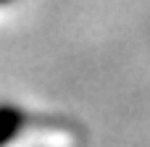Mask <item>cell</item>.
<instances>
[{"instance_id":"6da1fadb","label":"cell","mask_w":150,"mask_h":147,"mask_svg":"<svg viewBox=\"0 0 150 147\" xmlns=\"http://www.w3.org/2000/svg\"><path fill=\"white\" fill-rule=\"evenodd\" d=\"M24 126V113L11 105H0V147H5Z\"/></svg>"},{"instance_id":"7a4b0ae2","label":"cell","mask_w":150,"mask_h":147,"mask_svg":"<svg viewBox=\"0 0 150 147\" xmlns=\"http://www.w3.org/2000/svg\"><path fill=\"white\" fill-rule=\"evenodd\" d=\"M0 3H8V0H0Z\"/></svg>"}]
</instances>
